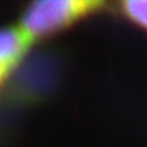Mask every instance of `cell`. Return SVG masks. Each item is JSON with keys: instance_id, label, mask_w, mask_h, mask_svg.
<instances>
[{"instance_id": "cell-1", "label": "cell", "mask_w": 147, "mask_h": 147, "mask_svg": "<svg viewBox=\"0 0 147 147\" xmlns=\"http://www.w3.org/2000/svg\"><path fill=\"white\" fill-rule=\"evenodd\" d=\"M97 0H47L36 1L22 15L19 25L34 42L52 33L71 26L74 22L104 8Z\"/></svg>"}, {"instance_id": "cell-2", "label": "cell", "mask_w": 147, "mask_h": 147, "mask_svg": "<svg viewBox=\"0 0 147 147\" xmlns=\"http://www.w3.org/2000/svg\"><path fill=\"white\" fill-rule=\"evenodd\" d=\"M34 41L19 25L0 30V83L15 68Z\"/></svg>"}, {"instance_id": "cell-3", "label": "cell", "mask_w": 147, "mask_h": 147, "mask_svg": "<svg viewBox=\"0 0 147 147\" xmlns=\"http://www.w3.org/2000/svg\"><path fill=\"white\" fill-rule=\"evenodd\" d=\"M117 8L125 18L147 30V0L120 1Z\"/></svg>"}]
</instances>
